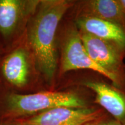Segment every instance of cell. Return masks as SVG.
Returning <instances> with one entry per match:
<instances>
[{"label": "cell", "mask_w": 125, "mask_h": 125, "mask_svg": "<svg viewBox=\"0 0 125 125\" xmlns=\"http://www.w3.org/2000/svg\"><path fill=\"white\" fill-rule=\"evenodd\" d=\"M74 4L67 0L40 1L26 29V40L37 69L49 84L53 83L58 64L56 36L59 25Z\"/></svg>", "instance_id": "6da1fadb"}, {"label": "cell", "mask_w": 125, "mask_h": 125, "mask_svg": "<svg viewBox=\"0 0 125 125\" xmlns=\"http://www.w3.org/2000/svg\"><path fill=\"white\" fill-rule=\"evenodd\" d=\"M58 107L85 108V100L74 92L41 91L30 94L11 92L0 103V124L35 116Z\"/></svg>", "instance_id": "7a4b0ae2"}, {"label": "cell", "mask_w": 125, "mask_h": 125, "mask_svg": "<svg viewBox=\"0 0 125 125\" xmlns=\"http://www.w3.org/2000/svg\"><path fill=\"white\" fill-rule=\"evenodd\" d=\"M61 35V74L78 70H92L107 78L112 82V85L118 87L116 79L97 64L89 56L82 43L79 30L74 21L67 23Z\"/></svg>", "instance_id": "3957f363"}, {"label": "cell", "mask_w": 125, "mask_h": 125, "mask_svg": "<svg viewBox=\"0 0 125 125\" xmlns=\"http://www.w3.org/2000/svg\"><path fill=\"white\" fill-rule=\"evenodd\" d=\"M24 40L5 56L1 64L3 79L16 89L29 88L38 81L40 74L26 38Z\"/></svg>", "instance_id": "277c9868"}, {"label": "cell", "mask_w": 125, "mask_h": 125, "mask_svg": "<svg viewBox=\"0 0 125 125\" xmlns=\"http://www.w3.org/2000/svg\"><path fill=\"white\" fill-rule=\"evenodd\" d=\"M92 60L116 79L118 88L125 92V51L118 45L79 31Z\"/></svg>", "instance_id": "5b68a950"}, {"label": "cell", "mask_w": 125, "mask_h": 125, "mask_svg": "<svg viewBox=\"0 0 125 125\" xmlns=\"http://www.w3.org/2000/svg\"><path fill=\"white\" fill-rule=\"evenodd\" d=\"M40 1L0 0V33L5 40L24 34Z\"/></svg>", "instance_id": "8992f818"}, {"label": "cell", "mask_w": 125, "mask_h": 125, "mask_svg": "<svg viewBox=\"0 0 125 125\" xmlns=\"http://www.w3.org/2000/svg\"><path fill=\"white\" fill-rule=\"evenodd\" d=\"M100 111L94 108H54L12 122L18 125H84L99 119Z\"/></svg>", "instance_id": "52a82bcc"}, {"label": "cell", "mask_w": 125, "mask_h": 125, "mask_svg": "<svg viewBox=\"0 0 125 125\" xmlns=\"http://www.w3.org/2000/svg\"><path fill=\"white\" fill-rule=\"evenodd\" d=\"M81 84L95 93V102L125 125V92L103 81L88 79Z\"/></svg>", "instance_id": "ba28073f"}, {"label": "cell", "mask_w": 125, "mask_h": 125, "mask_svg": "<svg viewBox=\"0 0 125 125\" xmlns=\"http://www.w3.org/2000/svg\"><path fill=\"white\" fill-rule=\"evenodd\" d=\"M75 19L94 17L118 25L125 31V10L119 0H86L75 5Z\"/></svg>", "instance_id": "9c48e42d"}, {"label": "cell", "mask_w": 125, "mask_h": 125, "mask_svg": "<svg viewBox=\"0 0 125 125\" xmlns=\"http://www.w3.org/2000/svg\"><path fill=\"white\" fill-rule=\"evenodd\" d=\"M74 21L80 31L113 42L125 51V31L118 25L94 17H80Z\"/></svg>", "instance_id": "30bf717a"}, {"label": "cell", "mask_w": 125, "mask_h": 125, "mask_svg": "<svg viewBox=\"0 0 125 125\" xmlns=\"http://www.w3.org/2000/svg\"><path fill=\"white\" fill-rule=\"evenodd\" d=\"M84 125H124L116 119H97L90 121Z\"/></svg>", "instance_id": "8fae6325"}, {"label": "cell", "mask_w": 125, "mask_h": 125, "mask_svg": "<svg viewBox=\"0 0 125 125\" xmlns=\"http://www.w3.org/2000/svg\"><path fill=\"white\" fill-rule=\"evenodd\" d=\"M119 2L122 5V7L123 8V9L125 10V0H119Z\"/></svg>", "instance_id": "7c38bea8"}, {"label": "cell", "mask_w": 125, "mask_h": 125, "mask_svg": "<svg viewBox=\"0 0 125 125\" xmlns=\"http://www.w3.org/2000/svg\"><path fill=\"white\" fill-rule=\"evenodd\" d=\"M0 125H18L14 123H4L2 124H0Z\"/></svg>", "instance_id": "4fadbf2b"}]
</instances>
